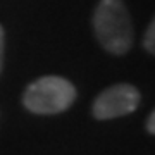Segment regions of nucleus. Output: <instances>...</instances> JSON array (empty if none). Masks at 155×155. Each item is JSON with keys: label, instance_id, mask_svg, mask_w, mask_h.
I'll return each mask as SVG.
<instances>
[{"label": "nucleus", "instance_id": "obj_3", "mask_svg": "<svg viewBox=\"0 0 155 155\" xmlns=\"http://www.w3.org/2000/svg\"><path fill=\"white\" fill-rule=\"evenodd\" d=\"M140 105V91L133 84L119 83L104 90L93 102V116L97 119H114L127 116Z\"/></svg>", "mask_w": 155, "mask_h": 155}, {"label": "nucleus", "instance_id": "obj_1", "mask_svg": "<svg viewBox=\"0 0 155 155\" xmlns=\"http://www.w3.org/2000/svg\"><path fill=\"white\" fill-rule=\"evenodd\" d=\"M93 29L100 45L114 55H124L133 45V24L122 0H100Z\"/></svg>", "mask_w": 155, "mask_h": 155}, {"label": "nucleus", "instance_id": "obj_4", "mask_svg": "<svg viewBox=\"0 0 155 155\" xmlns=\"http://www.w3.org/2000/svg\"><path fill=\"white\" fill-rule=\"evenodd\" d=\"M143 45H145V48L148 50L152 55H155V19L150 22L148 29H147V33H145Z\"/></svg>", "mask_w": 155, "mask_h": 155}, {"label": "nucleus", "instance_id": "obj_2", "mask_svg": "<svg viewBox=\"0 0 155 155\" xmlns=\"http://www.w3.org/2000/svg\"><path fill=\"white\" fill-rule=\"evenodd\" d=\"M76 88L67 79L59 76H43L29 84L22 104L35 114H59L72 105Z\"/></svg>", "mask_w": 155, "mask_h": 155}, {"label": "nucleus", "instance_id": "obj_6", "mask_svg": "<svg viewBox=\"0 0 155 155\" xmlns=\"http://www.w3.org/2000/svg\"><path fill=\"white\" fill-rule=\"evenodd\" d=\"M147 129H148L152 134H155V110L150 114L148 121H147Z\"/></svg>", "mask_w": 155, "mask_h": 155}, {"label": "nucleus", "instance_id": "obj_5", "mask_svg": "<svg viewBox=\"0 0 155 155\" xmlns=\"http://www.w3.org/2000/svg\"><path fill=\"white\" fill-rule=\"evenodd\" d=\"M4 45H5V36H4V28L0 26V71L4 64Z\"/></svg>", "mask_w": 155, "mask_h": 155}]
</instances>
